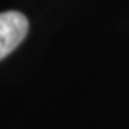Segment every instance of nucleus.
<instances>
[{
  "label": "nucleus",
  "instance_id": "f257e3e1",
  "mask_svg": "<svg viewBox=\"0 0 129 129\" xmlns=\"http://www.w3.org/2000/svg\"><path fill=\"white\" fill-rule=\"evenodd\" d=\"M29 32V20L15 10L0 14V60L12 54L24 42Z\"/></svg>",
  "mask_w": 129,
  "mask_h": 129
}]
</instances>
